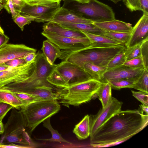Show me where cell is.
I'll return each instance as SVG.
<instances>
[{"instance_id": "obj_15", "label": "cell", "mask_w": 148, "mask_h": 148, "mask_svg": "<svg viewBox=\"0 0 148 148\" xmlns=\"http://www.w3.org/2000/svg\"><path fill=\"white\" fill-rule=\"evenodd\" d=\"M148 38V14H143L132 27L130 40L126 45L127 48L134 47Z\"/></svg>"}, {"instance_id": "obj_51", "label": "cell", "mask_w": 148, "mask_h": 148, "mask_svg": "<svg viewBox=\"0 0 148 148\" xmlns=\"http://www.w3.org/2000/svg\"><path fill=\"white\" fill-rule=\"evenodd\" d=\"M4 125L2 121L0 120V135H2L4 131Z\"/></svg>"}, {"instance_id": "obj_47", "label": "cell", "mask_w": 148, "mask_h": 148, "mask_svg": "<svg viewBox=\"0 0 148 148\" xmlns=\"http://www.w3.org/2000/svg\"><path fill=\"white\" fill-rule=\"evenodd\" d=\"M9 38L4 34H0V48L7 44Z\"/></svg>"}, {"instance_id": "obj_18", "label": "cell", "mask_w": 148, "mask_h": 148, "mask_svg": "<svg viewBox=\"0 0 148 148\" xmlns=\"http://www.w3.org/2000/svg\"><path fill=\"white\" fill-rule=\"evenodd\" d=\"M93 24L105 32H131L132 24L117 20L101 22H94Z\"/></svg>"}, {"instance_id": "obj_38", "label": "cell", "mask_w": 148, "mask_h": 148, "mask_svg": "<svg viewBox=\"0 0 148 148\" xmlns=\"http://www.w3.org/2000/svg\"><path fill=\"white\" fill-rule=\"evenodd\" d=\"M132 95L141 102L142 104L148 106V93L145 92L131 90Z\"/></svg>"}, {"instance_id": "obj_29", "label": "cell", "mask_w": 148, "mask_h": 148, "mask_svg": "<svg viewBox=\"0 0 148 148\" xmlns=\"http://www.w3.org/2000/svg\"><path fill=\"white\" fill-rule=\"evenodd\" d=\"M131 32H105L103 36L120 42L125 46L128 43L131 35Z\"/></svg>"}, {"instance_id": "obj_55", "label": "cell", "mask_w": 148, "mask_h": 148, "mask_svg": "<svg viewBox=\"0 0 148 148\" xmlns=\"http://www.w3.org/2000/svg\"><path fill=\"white\" fill-rule=\"evenodd\" d=\"M4 8L3 5L1 4L0 3V11Z\"/></svg>"}, {"instance_id": "obj_30", "label": "cell", "mask_w": 148, "mask_h": 148, "mask_svg": "<svg viewBox=\"0 0 148 148\" xmlns=\"http://www.w3.org/2000/svg\"><path fill=\"white\" fill-rule=\"evenodd\" d=\"M46 79L51 85L61 88L67 87L63 78L55 69V67L47 77Z\"/></svg>"}, {"instance_id": "obj_22", "label": "cell", "mask_w": 148, "mask_h": 148, "mask_svg": "<svg viewBox=\"0 0 148 148\" xmlns=\"http://www.w3.org/2000/svg\"><path fill=\"white\" fill-rule=\"evenodd\" d=\"M73 132L78 139L82 140L90 136V116L87 114L74 128Z\"/></svg>"}, {"instance_id": "obj_21", "label": "cell", "mask_w": 148, "mask_h": 148, "mask_svg": "<svg viewBox=\"0 0 148 148\" xmlns=\"http://www.w3.org/2000/svg\"><path fill=\"white\" fill-rule=\"evenodd\" d=\"M59 24L64 27L77 31H83L103 36L105 32L93 24L65 23Z\"/></svg>"}, {"instance_id": "obj_53", "label": "cell", "mask_w": 148, "mask_h": 148, "mask_svg": "<svg viewBox=\"0 0 148 148\" xmlns=\"http://www.w3.org/2000/svg\"><path fill=\"white\" fill-rule=\"evenodd\" d=\"M112 1L115 4L119 2L122 1L123 0H108Z\"/></svg>"}, {"instance_id": "obj_19", "label": "cell", "mask_w": 148, "mask_h": 148, "mask_svg": "<svg viewBox=\"0 0 148 148\" xmlns=\"http://www.w3.org/2000/svg\"><path fill=\"white\" fill-rule=\"evenodd\" d=\"M17 92L30 94L41 99L42 101L58 100V96L54 92L52 86H42L22 90Z\"/></svg>"}, {"instance_id": "obj_40", "label": "cell", "mask_w": 148, "mask_h": 148, "mask_svg": "<svg viewBox=\"0 0 148 148\" xmlns=\"http://www.w3.org/2000/svg\"><path fill=\"white\" fill-rule=\"evenodd\" d=\"M140 44L133 47L127 56L126 61L140 56Z\"/></svg>"}, {"instance_id": "obj_5", "label": "cell", "mask_w": 148, "mask_h": 148, "mask_svg": "<svg viewBox=\"0 0 148 148\" xmlns=\"http://www.w3.org/2000/svg\"><path fill=\"white\" fill-rule=\"evenodd\" d=\"M36 53L35 69L31 76L24 80L10 84L0 88L11 92H19L39 86H52V85L47 82L46 78L56 64L51 65L42 53L39 51Z\"/></svg>"}, {"instance_id": "obj_42", "label": "cell", "mask_w": 148, "mask_h": 148, "mask_svg": "<svg viewBox=\"0 0 148 148\" xmlns=\"http://www.w3.org/2000/svg\"><path fill=\"white\" fill-rule=\"evenodd\" d=\"M13 108L10 104L0 102V120L2 121L8 112Z\"/></svg>"}, {"instance_id": "obj_28", "label": "cell", "mask_w": 148, "mask_h": 148, "mask_svg": "<svg viewBox=\"0 0 148 148\" xmlns=\"http://www.w3.org/2000/svg\"><path fill=\"white\" fill-rule=\"evenodd\" d=\"M50 118L51 117H49L47 118L42 122L43 126L51 132L52 135L51 138L48 139L39 140L52 142H63L71 144L70 142L63 138L57 130H55L52 127L50 123Z\"/></svg>"}, {"instance_id": "obj_48", "label": "cell", "mask_w": 148, "mask_h": 148, "mask_svg": "<svg viewBox=\"0 0 148 148\" xmlns=\"http://www.w3.org/2000/svg\"><path fill=\"white\" fill-rule=\"evenodd\" d=\"M37 56L35 52L29 53L26 55L23 58L27 63L31 62L34 60Z\"/></svg>"}, {"instance_id": "obj_23", "label": "cell", "mask_w": 148, "mask_h": 148, "mask_svg": "<svg viewBox=\"0 0 148 148\" xmlns=\"http://www.w3.org/2000/svg\"><path fill=\"white\" fill-rule=\"evenodd\" d=\"M84 34L90 40V44L101 46H112L122 44L120 42L105 36L93 34L83 31Z\"/></svg>"}, {"instance_id": "obj_25", "label": "cell", "mask_w": 148, "mask_h": 148, "mask_svg": "<svg viewBox=\"0 0 148 148\" xmlns=\"http://www.w3.org/2000/svg\"><path fill=\"white\" fill-rule=\"evenodd\" d=\"M0 102L12 106L17 110H20L25 106L23 103L11 92L0 89Z\"/></svg>"}, {"instance_id": "obj_16", "label": "cell", "mask_w": 148, "mask_h": 148, "mask_svg": "<svg viewBox=\"0 0 148 148\" xmlns=\"http://www.w3.org/2000/svg\"><path fill=\"white\" fill-rule=\"evenodd\" d=\"M50 21L61 24L65 23L93 24L91 20L63 7H60Z\"/></svg>"}, {"instance_id": "obj_57", "label": "cell", "mask_w": 148, "mask_h": 148, "mask_svg": "<svg viewBox=\"0 0 148 148\" xmlns=\"http://www.w3.org/2000/svg\"><path fill=\"white\" fill-rule=\"evenodd\" d=\"M5 0L7 2L8 0Z\"/></svg>"}, {"instance_id": "obj_11", "label": "cell", "mask_w": 148, "mask_h": 148, "mask_svg": "<svg viewBox=\"0 0 148 148\" xmlns=\"http://www.w3.org/2000/svg\"><path fill=\"white\" fill-rule=\"evenodd\" d=\"M60 2L46 6H32L25 4L21 8L20 14L32 16L36 22H48L51 21L61 7Z\"/></svg>"}, {"instance_id": "obj_2", "label": "cell", "mask_w": 148, "mask_h": 148, "mask_svg": "<svg viewBox=\"0 0 148 148\" xmlns=\"http://www.w3.org/2000/svg\"><path fill=\"white\" fill-rule=\"evenodd\" d=\"M126 47L123 44L112 46H101L90 44L83 48L72 50H62L59 58L82 68L90 62L101 66H107L110 61Z\"/></svg>"}, {"instance_id": "obj_32", "label": "cell", "mask_w": 148, "mask_h": 148, "mask_svg": "<svg viewBox=\"0 0 148 148\" xmlns=\"http://www.w3.org/2000/svg\"><path fill=\"white\" fill-rule=\"evenodd\" d=\"M133 88L148 93V71L144 70Z\"/></svg>"}, {"instance_id": "obj_52", "label": "cell", "mask_w": 148, "mask_h": 148, "mask_svg": "<svg viewBox=\"0 0 148 148\" xmlns=\"http://www.w3.org/2000/svg\"><path fill=\"white\" fill-rule=\"evenodd\" d=\"M78 3L84 4L88 3L90 0H73Z\"/></svg>"}, {"instance_id": "obj_49", "label": "cell", "mask_w": 148, "mask_h": 148, "mask_svg": "<svg viewBox=\"0 0 148 148\" xmlns=\"http://www.w3.org/2000/svg\"><path fill=\"white\" fill-rule=\"evenodd\" d=\"M139 109L144 114L148 115V106L141 104L139 106Z\"/></svg>"}, {"instance_id": "obj_41", "label": "cell", "mask_w": 148, "mask_h": 148, "mask_svg": "<svg viewBox=\"0 0 148 148\" xmlns=\"http://www.w3.org/2000/svg\"><path fill=\"white\" fill-rule=\"evenodd\" d=\"M27 63L23 58H19L10 60L5 64L10 67H16L24 65Z\"/></svg>"}, {"instance_id": "obj_12", "label": "cell", "mask_w": 148, "mask_h": 148, "mask_svg": "<svg viewBox=\"0 0 148 148\" xmlns=\"http://www.w3.org/2000/svg\"><path fill=\"white\" fill-rule=\"evenodd\" d=\"M145 69L144 68L133 69L124 65L108 69L103 74L101 82L104 83L118 79H127L136 81Z\"/></svg>"}, {"instance_id": "obj_9", "label": "cell", "mask_w": 148, "mask_h": 148, "mask_svg": "<svg viewBox=\"0 0 148 148\" xmlns=\"http://www.w3.org/2000/svg\"><path fill=\"white\" fill-rule=\"evenodd\" d=\"M55 69L61 75L67 87L92 79L84 69L67 61L56 64Z\"/></svg>"}, {"instance_id": "obj_46", "label": "cell", "mask_w": 148, "mask_h": 148, "mask_svg": "<svg viewBox=\"0 0 148 148\" xmlns=\"http://www.w3.org/2000/svg\"><path fill=\"white\" fill-rule=\"evenodd\" d=\"M0 148H28L27 147L21 145H17L11 143L7 144H0Z\"/></svg>"}, {"instance_id": "obj_39", "label": "cell", "mask_w": 148, "mask_h": 148, "mask_svg": "<svg viewBox=\"0 0 148 148\" xmlns=\"http://www.w3.org/2000/svg\"><path fill=\"white\" fill-rule=\"evenodd\" d=\"M124 3L131 12L140 10V0H123Z\"/></svg>"}, {"instance_id": "obj_56", "label": "cell", "mask_w": 148, "mask_h": 148, "mask_svg": "<svg viewBox=\"0 0 148 148\" xmlns=\"http://www.w3.org/2000/svg\"><path fill=\"white\" fill-rule=\"evenodd\" d=\"M4 0H0V3H3L4 2Z\"/></svg>"}, {"instance_id": "obj_13", "label": "cell", "mask_w": 148, "mask_h": 148, "mask_svg": "<svg viewBox=\"0 0 148 148\" xmlns=\"http://www.w3.org/2000/svg\"><path fill=\"white\" fill-rule=\"evenodd\" d=\"M41 34L62 50L79 49L90 44V40L86 37L79 38L64 37L43 31Z\"/></svg>"}, {"instance_id": "obj_50", "label": "cell", "mask_w": 148, "mask_h": 148, "mask_svg": "<svg viewBox=\"0 0 148 148\" xmlns=\"http://www.w3.org/2000/svg\"><path fill=\"white\" fill-rule=\"evenodd\" d=\"M9 67V66L6 65L5 63L0 64V72L5 70Z\"/></svg>"}, {"instance_id": "obj_35", "label": "cell", "mask_w": 148, "mask_h": 148, "mask_svg": "<svg viewBox=\"0 0 148 148\" xmlns=\"http://www.w3.org/2000/svg\"><path fill=\"white\" fill-rule=\"evenodd\" d=\"M140 56L145 69L148 71V38L143 40L140 44Z\"/></svg>"}, {"instance_id": "obj_3", "label": "cell", "mask_w": 148, "mask_h": 148, "mask_svg": "<svg viewBox=\"0 0 148 148\" xmlns=\"http://www.w3.org/2000/svg\"><path fill=\"white\" fill-rule=\"evenodd\" d=\"M102 82L92 79L68 87L57 89L56 92L60 103L69 108L78 106L90 101L96 95Z\"/></svg>"}, {"instance_id": "obj_4", "label": "cell", "mask_w": 148, "mask_h": 148, "mask_svg": "<svg viewBox=\"0 0 148 148\" xmlns=\"http://www.w3.org/2000/svg\"><path fill=\"white\" fill-rule=\"evenodd\" d=\"M4 131L0 139V144L16 143L28 148L34 144L27 127L24 117L21 110L12 109L10 116L4 125Z\"/></svg>"}, {"instance_id": "obj_36", "label": "cell", "mask_w": 148, "mask_h": 148, "mask_svg": "<svg viewBox=\"0 0 148 148\" xmlns=\"http://www.w3.org/2000/svg\"><path fill=\"white\" fill-rule=\"evenodd\" d=\"M123 65L133 69L144 68L141 56L126 61Z\"/></svg>"}, {"instance_id": "obj_7", "label": "cell", "mask_w": 148, "mask_h": 148, "mask_svg": "<svg viewBox=\"0 0 148 148\" xmlns=\"http://www.w3.org/2000/svg\"><path fill=\"white\" fill-rule=\"evenodd\" d=\"M69 8L83 17L93 22H101L116 20L115 13L109 6L97 0H90L88 3L82 4L74 0L70 1Z\"/></svg>"}, {"instance_id": "obj_37", "label": "cell", "mask_w": 148, "mask_h": 148, "mask_svg": "<svg viewBox=\"0 0 148 148\" xmlns=\"http://www.w3.org/2000/svg\"><path fill=\"white\" fill-rule=\"evenodd\" d=\"M25 4L29 5L46 6L60 2L61 0H24Z\"/></svg>"}, {"instance_id": "obj_27", "label": "cell", "mask_w": 148, "mask_h": 148, "mask_svg": "<svg viewBox=\"0 0 148 148\" xmlns=\"http://www.w3.org/2000/svg\"><path fill=\"white\" fill-rule=\"evenodd\" d=\"M133 47H126L115 56L108 64L106 66L107 69L123 65L126 61L127 56L131 51Z\"/></svg>"}, {"instance_id": "obj_54", "label": "cell", "mask_w": 148, "mask_h": 148, "mask_svg": "<svg viewBox=\"0 0 148 148\" xmlns=\"http://www.w3.org/2000/svg\"><path fill=\"white\" fill-rule=\"evenodd\" d=\"M4 33V31L0 25V34H3Z\"/></svg>"}, {"instance_id": "obj_20", "label": "cell", "mask_w": 148, "mask_h": 148, "mask_svg": "<svg viewBox=\"0 0 148 148\" xmlns=\"http://www.w3.org/2000/svg\"><path fill=\"white\" fill-rule=\"evenodd\" d=\"M41 50L47 62L51 65L54 64L56 60L62 54L60 49L48 39L43 41Z\"/></svg>"}, {"instance_id": "obj_45", "label": "cell", "mask_w": 148, "mask_h": 148, "mask_svg": "<svg viewBox=\"0 0 148 148\" xmlns=\"http://www.w3.org/2000/svg\"><path fill=\"white\" fill-rule=\"evenodd\" d=\"M141 11L143 14H148V0H140Z\"/></svg>"}, {"instance_id": "obj_17", "label": "cell", "mask_w": 148, "mask_h": 148, "mask_svg": "<svg viewBox=\"0 0 148 148\" xmlns=\"http://www.w3.org/2000/svg\"><path fill=\"white\" fill-rule=\"evenodd\" d=\"M43 31L45 32L62 37L76 38L86 37L81 32L65 28L59 23L51 21L45 24L43 26Z\"/></svg>"}, {"instance_id": "obj_24", "label": "cell", "mask_w": 148, "mask_h": 148, "mask_svg": "<svg viewBox=\"0 0 148 148\" xmlns=\"http://www.w3.org/2000/svg\"><path fill=\"white\" fill-rule=\"evenodd\" d=\"M96 95L101 103L102 108L105 107L111 100L112 97V88L109 82H102Z\"/></svg>"}, {"instance_id": "obj_31", "label": "cell", "mask_w": 148, "mask_h": 148, "mask_svg": "<svg viewBox=\"0 0 148 148\" xmlns=\"http://www.w3.org/2000/svg\"><path fill=\"white\" fill-rule=\"evenodd\" d=\"M112 88L119 90L125 88H133L136 81L127 79H118L108 81Z\"/></svg>"}, {"instance_id": "obj_43", "label": "cell", "mask_w": 148, "mask_h": 148, "mask_svg": "<svg viewBox=\"0 0 148 148\" xmlns=\"http://www.w3.org/2000/svg\"><path fill=\"white\" fill-rule=\"evenodd\" d=\"M4 8L9 14L11 13L13 19L17 14L15 10L12 0H8L6 3H3Z\"/></svg>"}, {"instance_id": "obj_8", "label": "cell", "mask_w": 148, "mask_h": 148, "mask_svg": "<svg viewBox=\"0 0 148 148\" xmlns=\"http://www.w3.org/2000/svg\"><path fill=\"white\" fill-rule=\"evenodd\" d=\"M36 57L32 61L17 67H10L0 72V88L10 84L22 81L31 76L35 70Z\"/></svg>"}, {"instance_id": "obj_26", "label": "cell", "mask_w": 148, "mask_h": 148, "mask_svg": "<svg viewBox=\"0 0 148 148\" xmlns=\"http://www.w3.org/2000/svg\"><path fill=\"white\" fill-rule=\"evenodd\" d=\"M82 68L89 74L92 79L100 82L103 74L107 69L106 66H100L90 62L85 63Z\"/></svg>"}, {"instance_id": "obj_34", "label": "cell", "mask_w": 148, "mask_h": 148, "mask_svg": "<svg viewBox=\"0 0 148 148\" xmlns=\"http://www.w3.org/2000/svg\"><path fill=\"white\" fill-rule=\"evenodd\" d=\"M11 92L23 103L25 106L35 102L42 101L40 98L30 94L21 92Z\"/></svg>"}, {"instance_id": "obj_44", "label": "cell", "mask_w": 148, "mask_h": 148, "mask_svg": "<svg viewBox=\"0 0 148 148\" xmlns=\"http://www.w3.org/2000/svg\"><path fill=\"white\" fill-rule=\"evenodd\" d=\"M16 12L20 14L22 8L25 4L24 0H12Z\"/></svg>"}, {"instance_id": "obj_33", "label": "cell", "mask_w": 148, "mask_h": 148, "mask_svg": "<svg viewBox=\"0 0 148 148\" xmlns=\"http://www.w3.org/2000/svg\"><path fill=\"white\" fill-rule=\"evenodd\" d=\"M14 22L23 31L24 26L27 24H29L32 21H34V18L31 16L26 14L22 15L17 13L13 19Z\"/></svg>"}, {"instance_id": "obj_10", "label": "cell", "mask_w": 148, "mask_h": 148, "mask_svg": "<svg viewBox=\"0 0 148 148\" xmlns=\"http://www.w3.org/2000/svg\"><path fill=\"white\" fill-rule=\"evenodd\" d=\"M123 103L114 97L104 108H102L95 115L90 116L91 136L96 131L111 117L121 110Z\"/></svg>"}, {"instance_id": "obj_1", "label": "cell", "mask_w": 148, "mask_h": 148, "mask_svg": "<svg viewBox=\"0 0 148 148\" xmlns=\"http://www.w3.org/2000/svg\"><path fill=\"white\" fill-rule=\"evenodd\" d=\"M148 124V115L143 113L139 109L121 110L90 137V145L99 147L118 144L139 132Z\"/></svg>"}, {"instance_id": "obj_6", "label": "cell", "mask_w": 148, "mask_h": 148, "mask_svg": "<svg viewBox=\"0 0 148 148\" xmlns=\"http://www.w3.org/2000/svg\"><path fill=\"white\" fill-rule=\"evenodd\" d=\"M60 110V105L55 99L35 102L23 107L20 110L24 117L28 131L31 134L40 123Z\"/></svg>"}, {"instance_id": "obj_14", "label": "cell", "mask_w": 148, "mask_h": 148, "mask_svg": "<svg viewBox=\"0 0 148 148\" xmlns=\"http://www.w3.org/2000/svg\"><path fill=\"white\" fill-rule=\"evenodd\" d=\"M36 50L23 44H6L0 48V64L14 59L23 58Z\"/></svg>"}]
</instances>
